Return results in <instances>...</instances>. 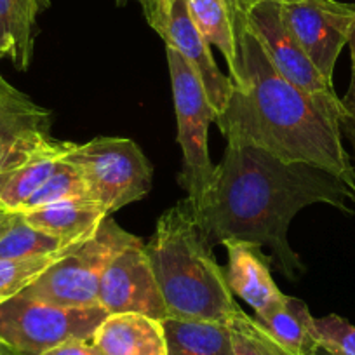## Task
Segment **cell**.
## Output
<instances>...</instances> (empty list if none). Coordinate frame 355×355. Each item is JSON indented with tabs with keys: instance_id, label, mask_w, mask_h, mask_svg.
<instances>
[{
	"instance_id": "cell-1",
	"label": "cell",
	"mask_w": 355,
	"mask_h": 355,
	"mask_svg": "<svg viewBox=\"0 0 355 355\" xmlns=\"http://www.w3.org/2000/svg\"><path fill=\"white\" fill-rule=\"evenodd\" d=\"M313 204L352 214L355 192L315 166L284 162L256 146L227 143L213 187L193 214L213 248L227 239L254 242L270 249L279 274L298 281L305 265L293 251L288 230L293 218Z\"/></svg>"
},
{
	"instance_id": "cell-2",
	"label": "cell",
	"mask_w": 355,
	"mask_h": 355,
	"mask_svg": "<svg viewBox=\"0 0 355 355\" xmlns=\"http://www.w3.org/2000/svg\"><path fill=\"white\" fill-rule=\"evenodd\" d=\"M242 82L214 124L227 143L261 148L284 162H302L334 174L355 192V166L345 150L341 98L313 96L286 80L258 37L235 15Z\"/></svg>"
},
{
	"instance_id": "cell-3",
	"label": "cell",
	"mask_w": 355,
	"mask_h": 355,
	"mask_svg": "<svg viewBox=\"0 0 355 355\" xmlns=\"http://www.w3.org/2000/svg\"><path fill=\"white\" fill-rule=\"evenodd\" d=\"M145 251L167 317L228 324L242 312L187 199L159 218Z\"/></svg>"
},
{
	"instance_id": "cell-4",
	"label": "cell",
	"mask_w": 355,
	"mask_h": 355,
	"mask_svg": "<svg viewBox=\"0 0 355 355\" xmlns=\"http://www.w3.org/2000/svg\"><path fill=\"white\" fill-rule=\"evenodd\" d=\"M141 241L107 216L91 237L68 249L19 295L61 306L87 309L98 305L101 275L128 245Z\"/></svg>"
},
{
	"instance_id": "cell-5",
	"label": "cell",
	"mask_w": 355,
	"mask_h": 355,
	"mask_svg": "<svg viewBox=\"0 0 355 355\" xmlns=\"http://www.w3.org/2000/svg\"><path fill=\"white\" fill-rule=\"evenodd\" d=\"M178 121V143L183 152L178 182L187 190L193 213L202 207L214 182L216 166L209 157V125L218 114L211 107L202 84L190 64L174 47L166 46Z\"/></svg>"
},
{
	"instance_id": "cell-6",
	"label": "cell",
	"mask_w": 355,
	"mask_h": 355,
	"mask_svg": "<svg viewBox=\"0 0 355 355\" xmlns=\"http://www.w3.org/2000/svg\"><path fill=\"white\" fill-rule=\"evenodd\" d=\"M108 313L101 306H61L12 296L0 303V348L9 355H40L71 340H91Z\"/></svg>"
},
{
	"instance_id": "cell-7",
	"label": "cell",
	"mask_w": 355,
	"mask_h": 355,
	"mask_svg": "<svg viewBox=\"0 0 355 355\" xmlns=\"http://www.w3.org/2000/svg\"><path fill=\"white\" fill-rule=\"evenodd\" d=\"M84 174L89 196L108 214L141 200L152 190L153 169L132 139L100 136L70 148L64 155Z\"/></svg>"
},
{
	"instance_id": "cell-8",
	"label": "cell",
	"mask_w": 355,
	"mask_h": 355,
	"mask_svg": "<svg viewBox=\"0 0 355 355\" xmlns=\"http://www.w3.org/2000/svg\"><path fill=\"white\" fill-rule=\"evenodd\" d=\"M282 18L324 78L333 82L340 53L355 30V6L298 2L282 6Z\"/></svg>"
},
{
	"instance_id": "cell-9",
	"label": "cell",
	"mask_w": 355,
	"mask_h": 355,
	"mask_svg": "<svg viewBox=\"0 0 355 355\" xmlns=\"http://www.w3.org/2000/svg\"><path fill=\"white\" fill-rule=\"evenodd\" d=\"M98 305L107 313H141L157 320L166 319V303L143 241L128 245L105 268Z\"/></svg>"
},
{
	"instance_id": "cell-10",
	"label": "cell",
	"mask_w": 355,
	"mask_h": 355,
	"mask_svg": "<svg viewBox=\"0 0 355 355\" xmlns=\"http://www.w3.org/2000/svg\"><path fill=\"white\" fill-rule=\"evenodd\" d=\"M245 23L258 37L275 70L313 96H338L333 82L322 77L282 18V4L261 2L245 15Z\"/></svg>"
},
{
	"instance_id": "cell-11",
	"label": "cell",
	"mask_w": 355,
	"mask_h": 355,
	"mask_svg": "<svg viewBox=\"0 0 355 355\" xmlns=\"http://www.w3.org/2000/svg\"><path fill=\"white\" fill-rule=\"evenodd\" d=\"M53 114L0 73V173L25 162L54 138Z\"/></svg>"
},
{
	"instance_id": "cell-12",
	"label": "cell",
	"mask_w": 355,
	"mask_h": 355,
	"mask_svg": "<svg viewBox=\"0 0 355 355\" xmlns=\"http://www.w3.org/2000/svg\"><path fill=\"white\" fill-rule=\"evenodd\" d=\"M164 46H171L182 54L202 84L211 107L220 115L227 108L234 91L230 77L220 70L211 54V46L200 35L189 12L187 0H169L166 28L162 33Z\"/></svg>"
},
{
	"instance_id": "cell-13",
	"label": "cell",
	"mask_w": 355,
	"mask_h": 355,
	"mask_svg": "<svg viewBox=\"0 0 355 355\" xmlns=\"http://www.w3.org/2000/svg\"><path fill=\"white\" fill-rule=\"evenodd\" d=\"M228 254L225 266V279L232 295L244 300L252 310L254 317H261L277 309L286 300L272 277V258L263 252L254 242L227 239L221 242Z\"/></svg>"
},
{
	"instance_id": "cell-14",
	"label": "cell",
	"mask_w": 355,
	"mask_h": 355,
	"mask_svg": "<svg viewBox=\"0 0 355 355\" xmlns=\"http://www.w3.org/2000/svg\"><path fill=\"white\" fill-rule=\"evenodd\" d=\"M91 340L103 355H167L160 320L141 313H108Z\"/></svg>"
},
{
	"instance_id": "cell-15",
	"label": "cell",
	"mask_w": 355,
	"mask_h": 355,
	"mask_svg": "<svg viewBox=\"0 0 355 355\" xmlns=\"http://www.w3.org/2000/svg\"><path fill=\"white\" fill-rule=\"evenodd\" d=\"M32 227L67 244H77L91 237L110 214L91 197L61 200L39 209L21 213Z\"/></svg>"
},
{
	"instance_id": "cell-16",
	"label": "cell",
	"mask_w": 355,
	"mask_h": 355,
	"mask_svg": "<svg viewBox=\"0 0 355 355\" xmlns=\"http://www.w3.org/2000/svg\"><path fill=\"white\" fill-rule=\"evenodd\" d=\"M73 143L53 138L30 159L0 173V202L11 213H19L26 200L53 176Z\"/></svg>"
},
{
	"instance_id": "cell-17",
	"label": "cell",
	"mask_w": 355,
	"mask_h": 355,
	"mask_svg": "<svg viewBox=\"0 0 355 355\" xmlns=\"http://www.w3.org/2000/svg\"><path fill=\"white\" fill-rule=\"evenodd\" d=\"M49 0H0V61L28 70L33 56L37 18Z\"/></svg>"
},
{
	"instance_id": "cell-18",
	"label": "cell",
	"mask_w": 355,
	"mask_h": 355,
	"mask_svg": "<svg viewBox=\"0 0 355 355\" xmlns=\"http://www.w3.org/2000/svg\"><path fill=\"white\" fill-rule=\"evenodd\" d=\"M187 6L200 35L209 46H216L223 54L230 70L232 84L241 85V51L235 28V11L230 0H187Z\"/></svg>"
},
{
	"instance_id": "cell-19",
	"label": "cell",
	"mask_w": 355,
	"mask_h": 355,
	"mask_svg": "<svg viewBox=\"0 0 355 355\" xmlns=\"http://www.w3.org/2000/svg\"><path fill=\"white\" fill-rule=\"evenodd\" d=\"M252 319L288 355L319 354L313 336V317L302 300L286 296L277 309Z\"/></svg>"
},
{
	"instance_id": "cell-20",
	"label": "cell",
	"mask_w": 355,
	"mask_h": 355,
	"mask_svg": "<svg viewBox=\"0 0 355 355\" xmlns=\"http://www.w3.org/2000/svg\"><path fill=\"white\" fill-rule=\"evenodd\" d=\"M160 324L167 355H234L228 324L176 317H166Z\"/></svg>"
},
{
	"instance_id": "cell-21",
	"label": "cell",
	"mask_w": 355,
	"mask_h": 355,
	"mask_svg": "<svg viewBox=\"0 0 355 355\" xmlns=\"http://www.w3.org/2000/svg\"><path fill=\"white\" fill-rule=\"evenodd\" d=\"M75 244H67L56 237L37 230L16 213L12 223L0 234V259H30L56 254Z\"/></svg>"
},
{
	"instance_id": "cell-22",
	"label": "cell",
	"mask_w": 355,
	"mask_h": 355,
	"mask_svg": "<svg viewBox=\"0 0 355 355\" xmlns=\"http://www.w3.org/2000/svg\"><path fill=\"white\" fill-rule=\"evenodd\" d=\"M77 197H91L87 182L80 169L64 159L56 173L26 200L19 213L39 209V207L49 206V204L61 202V200L77 199Z\"/></svg>"
},
{
	"instance_id": "cell-23",
	"label": "cell",
	"mask_w": 355,
	"mask_h": 355,
	"mask_svg": "<svg viewBox=\"0 0 355 355\" xmlns=\"http://www.w3.org/2000/svg\"><path fill=\"white\" fill-rule=\"evenodd\" d=\"M68 249L56 252V254L40 256V258L0 259V303L8 302L12 296H18L19 293L25 291L53 263H56Z\"/></svg>"
},
{
	"instance_id": "cell-24",
	"label": "cell",
	"mask_w": 355,
	"mask_h": 355,
	"mask_svg": "<svg viewBox=\"0 0 355 355\" xmlns=\"http://www.w3.org/2000/svg\"><path fill=\"white\" fill-rule=\"evenodd\" d=\"M234 355H288L254 319L241 312L228 322Z\"/></svg>"
},
{
	"instance_id": "cell-25",
	"label": "cell",
	"mask_w": 355,
	"mask_h": 355,
	"mask_svg": "<svg viewBox=\"0 0 355 355\" xmlns=\"http://www.w3.org/2000/svg\"><path fill=\"white\" fill-rule=\"evenodd\" d=\"M313 336L326 355H355V326L343 317H313Z\"/></svg>"
},
{
	"instance_id": "cell-26",
	"label": "cell",
	"mask_w": 355,
	"mask_h": 355,
	"mask_svg": "<svg viewBox=\"0 0 355 355\" xmlns=\"http://www.w3.org/2000/svg\"><path fill=\"white\" fill-rule=\"evenodd\" d=\"M350 61H352V75H350V85H348V91L343 98H341V103L345 108V117L341 119L340 128L341 135L348 139L352 146V162L355 166V30L350 37Z\"/></svg>"
},
{
	"instance_id": "cell-27",
	"label": "cell",
	"mask_w": 355,
	"mask_h": 355,
	"mask_svg": "<svg viewBox=\"0 0 355 355\" xmlns=\"http://www.w3.org/2000/svg\"><path fill=\"white\" fill-rule=\"evenodd\" d=\"M141 4L143 12L146 16L148 25L162 37L164 28L167 21V9H169V0H138Z\"/></svg>"
},
{
	"instance_id": "cell-28",
	"label": "cell",
	"mask_w": 355,
	"mask_h": 355,
	"mask_svg": "<svg viewBox=\"0 0 355 355\" xmlns=\"http://www.w3.org/2000/svg\"><path fill=\"white\" fill-rule=\"evenodd\" d=\"M40 355H103L93 340H71L49 348Z\"/></svg>"
},
{
	"instance_id": "cell-29",
	"label": "cell",
	"mask_w": 355,
	"mask_h": 355,
	"mask_svg": "<svg viewBox=\"0 0 355 355\" xmlns=\"http://www.w3.org/2000/svg\"><path fill=\"white\" fill-rule=\"evenodd\" d=\"M261 2H277V4H298V2H319V4H331L334 0H230L235 15H248L254 6Z\"/></svg>"
},
{
	"instance_id": "cell-30",
	"label": "cell",
	"mask_w": 355,
	"mask_h": 355,
	"mask_svg": "<svg viewBox=\"0 0 355 355\" xmlns=\"http://www.w3.org/2000/svg\"><path fill=\"white\" fill-rule=\"evenodd\" d=\"M15 216H16V213L8 211L4 206H2V202H0V234H2V232H4L6 228L12 223Z\"/></svg>"
},
{
	"instance_id": "cell-31",
	"label": "cell",
	"mask_w": 355,
	"mask_h": 355,
	"mask_svg": "<svg viewBox=\"0 0 355 355\" xmlns=\"http://www.w3.org/2000/svg\"><path fill=\"white\" fill-rule=\"evenodd\" d=\"M0 355H9V354H6V352L2 350V348H0Z\"/></svg>"
},
{
	"instance_id": "cell-32",
	"label": "cell",
	"mask_w": 355,
	"mask_h": 355,
	"mask_svg": "<svg viewBox=\"0 0 355 355\" xmlns=\"http://www.w3.org/2000/svg\"><path fill=\"white\" fill-rule=\"evenodd\" d=\"M317 355H320V350H319V354H317Z\"/></svg>"
}]
</instances>
